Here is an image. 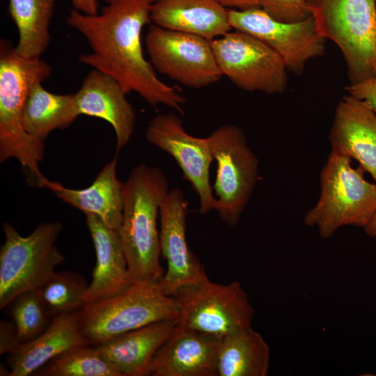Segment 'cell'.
Instances as JSON below:
<instances>
[{"mask_svg": "<svg viewBox=\"0 0 376 376\" xmlns=\"http://www.w3.org/2000/svg\"><path fill=\"white\" fill-rule=\"evenodd\" d=\"M126 95L115 79L95 69L85 77L75 93L80 115L101 118L112 126L117 152L128 143L136 123L135 111Z\"/></svg>", "mask_w": 376, "mask_h": 376, "instance_id": "17", "label": "cell"}, {"mask_svg": "<svg viewBox=\"0 0 376 376\" xmlns=\"http://www.w3.org/2000/svg\"><path fill=\"white\" fill-rule=\"evenodd\" d=\"M8 306L20 343L36 338L49 327L53 319L36 290L19 295Z\"/></svg>", "mask_w": 376, "mask_h": 376, "instance_id": "28", "label": "cell"}, {"mask_svg": "<svg viewBox=\"0 0 376 376\" xmlns=\"http://www.w3.org/2000/svg\"><path fill=\"white\" fill-rule=\"evenodd\" d=\"M56 0H9L8 13L18 31L17 52L40 58L50 42L49 27Z\"/></svg>", "mask_w": 376, "mask_h": 376, "instance_id": "25", "label": "cell"}, {"mask_svg": "<svg viewBox=\"0 0 376 376\" xmlns=\"http://www.w3.org/2000/svg\"><path fill=\"white\" fill-rule=\"evenodd\" d=\"M145 43L155 70L186 87H207L224 76L210 40L150 24Z\"/></svg>", "mask_w": 376, "mask_h": 376, "instance_id": "11", "label": "cell"}, {"mask_svg": "<svg viewBox=\"0 0 376 376\" xmlns=\"http://www.w3.org/2000/svg\"><path fill=\"white\" fill-rule=\"evenodd\" d=\"M188 206L183 192L174 188L169 191L159 211L160 250L167 269L159 282L164 290L172 296L206 276L203 266L187 244Z\"/></svg>", "mask_w": 376, "mask_h": 376, "instance_id": "14", "label": "cell"}, {"mask_svg": "<svg viewBox=\"0 0 376 376\" xmlns=\"http://www.w3.org/2000/svg\"><path fill=\"white\" fill-rule=\"evenodd\" d=\"M270 349L260 334L251 327L221 338L217 352V376H267Z\"/></svg>", "mask_w": 376, "mask_h": 376, "instance_id": "23", "label": "cell"}, {"mask_svg": "<svg viewBox=\"0 0 376 376\" xmlns=\"http://www.w3.org/2000/svg\"><path fill=\"white\" fill-rule=\"evenodd\" d=\"M19 344L14 323L1 320L0 322V354L11 353Z\"/></svg>", "mask_w": 376, "mask_h": 376, "instance_id": "31", "label": "cell"}, {"mask_svg": "<svg viewBox=\"0 0 376 376\" xmlns=\"http://www.w3.org/2000/svg\"><path fill=\"white\" fill-rule=\"evenodd\" d=\"M233 29L248 33L271 47L283 60L288 70L303 72L306 63L323 55L326 39L311 15L297 22H283L270 17L260 7L228 9Z\"/></svg>", "mask_w": 376, "mask_h": 376, "instance_id": "12", "label": "cell"}, {"mask_svg": "<svg viewBox=\"0 0 376 376\" xmlns=\"http://www.w3.org/2000/svg\"><path fill=\"white\" fill-rule=\"evenodd\" d=\"M34 375L42 376H123L97 348L84 345L70 348L56 357Z\"/></svg>", "mask_w": 376, "mask_h": 376, "instance_id": "26", "label": "cell"}, {"mask_svg": "<svg viewBox=\"0 0 376 376\" xmlns=\"http://www.w3.org/2000/svg\"><path fill=\"white\" fill-rule=\"evenodd\" d=\"M348 95L361 101L376 113V78L371 77L363 81L350 84L346 87Z\"/></svg>", "mask_w": 376, "mask_h": 376, "instance_id": "30", "label": "cell"}, {"mask_svg": "<svg viewBox=\"0 0 376 376\" xmlns=\"http://www.w3.org/2000/svg\"><path fill=\"white\" fill-rule=\"evenodd\" d=\"M260 7L273 19L283 22H297L311 16L306 0H258Z\"/></svg>", "mask_w": 376, "mask_h": 376, "instance_id": "29", "label": "cell"}, {"mask_svg": "<svg viewBox=\"0 0 376 376\" xmlns=\"http://www.w3.org/2000/svg\"><path fill=\"white\" fill-rule=\"evenodd\" d=\"M86 217L96 256L91 282L84 297L88 304L116 295L133 282L119 231L106 226L93 215Z\"/></svg>", "mask_w": 376, "mask_h": 376, "instance_id": "18", "label": "cell"}, {"mask_svg": "<svg viewBox=\"0 0 376 376\" xmlns=\"http://www.w3.org/2000/svg\"><path fill=\"white\" fill-rule=\"evenodd\" d=\"M169 191L165 174L144 164L134 168L124 183L123 220L118 231L132 282L159 281L164 275L157 218Z\"/></svg>", "mask_w": 376, "mask_h": 376, "instance_id": "3", "label": "cell"}, {"mask_svg": "<svg viewBox=\"0 0 376 376\" xmlns=\"http://www.w3.org/2000/svg\"><path fill=\"white\" fill-rule=\"evenodd\" d=\"M210 43L223 75L237 87L267 94L285 91L288 69L284 62L256 37L232 29Z\"/></svg>", "mask_w": 376, "mask_h": 376, "instance_id": "10", "label": "cell"}, {"mask_svg": "<svg viewBox=\"0 0 376 376\" xmlns=\"http://www.w3.org/2000/svg\"><path fill=\"white\" fill-rule=\"evenodd\" d=\"M329 138L332 152L357 160L376 181V113L345 96L336 109Z\"/></svg>", "mask_w": 376, "mask_h": 376, "instance_id": "16", "label": "cell"}, {"mask_svg": "<svg viewBox=\"0 0 376 376\" xmlns=\"http://www.w3.org/2000/svg\"><path fill=\"white\" fill-rule=\"evenodd\" d=\"M79 311L56 315L33 340L20 343L8 354L10 376H28L74 347L90 345L81 334Z\"/></svg>", "mask_w": 376, "mask_h": 376, "instance_id": "20", "label": "cell"}, {"mask_svg": "<svg viewBox=\"0 0 376 376\" xmlns=\"http://www.w3.org/2000/svg\"><path fill=\"white\" fill-rule=\"evenodd\" d=\"M221 338L176 327L155 355L148 375L217 376V352Z\"/></svg>", "mask_w": 376, "mask_h": 376, "instance_id": "15", "label": "cell"}, {"mask_svg": "<svg viewBox=\"0 0 376 376\" xmlns=\"http://www.w3.org/2000/svg\"><path fill=\"white\" fill-rule=\"evenodd\" d=\"M153 1L105 0L95 15L72 9L66 22L90 47L79 56L81 63L112 77L127 94L135 92L152 107L163 104L184 114L185 97L157 77L143 55L141 36L150 24Z\"/></svg>", "mask_w": 376, "mask_h": 376, "instance_id": "1", "label": "cell"}, {"mask_svg": "<svg viewBox=\"0 0 376 376\" xmlns=\"http://www.w3.org/2000/svg\"><path fill=\"white\" fill-rule=\"evenodd\" d=\"M372 77L376 78V63H375V68H374V70H373V76H372Z\"/></svg>", "mask_w": 376, "mask_h": 376, "instance_id": "35", "label": "cell"}, {"mask_svg": "<svg viewBox=\"0 0 376 376\" xmlns=\"http://www.w3.org/2000/svg\"><path fill=\"white\" fill-rule=\"evenodd\" d=\"M208 138L217 164L212 187L217 196L214 210L222 221L234 226L257 182L258 160L244 132L234 125L220 126Z\"/></svg>", "mask_w": 376, "mask_h": 376, "instance_id": "9", "label": "cell"}, {"mask_svg": "<svg viewBox=\"0 0 376 376\" xmlns=\"http://www.w3.org/2000/svg\"><path fill=\"white\" fill-rule=\"evenodd\" d=\"M117 155L104 165L92 184L81 189L49 181L46 188L69 205L86 215L97 217L106 226L119 230L124 207V183L116 175Z\"/></svg>", "mask_w": 376, "mask_h": 376, "instance_id": "19", "label": "cell"}, {"mask_svg": "<svg viewBox=\"0 0 376 376\" xmlns=\"http://www.w3.org/2000/svg\"><path fill=\"white\" fill-rule=\"evenodd\" d=\"M146 138L174 158L184 178L198 196L199 212L206 214L214 210L216 198L210 182V169L214 157L209 138L189 134L182 119L173 112L155 116L148 123Z\"/></svg>", "mask_w": 376, "mask_h": 376, "instance_id": "13", "label": "cell"}, {"mask_svg": "<svg viewBox=\"0 0 376 376\" xmlns=\"http://www.w3.org/2000/svg\"><path fill=\"white\" fill-rule=\"evenodd\" d=\"M320 34L341 51L350 84L373 76L376 63V0H306Z\"/></svg>", "mask_w": 376, "mask_h": 376, "instance_id": "6", "label": "cell"}, {"mask_svg": "<svg viewBox=\"0 0 376 376\" xmlns=\"http://www.w3.org/2000/svg\"><path fill=\"white\" fill-rule=\"evenodd\" d=\"M180 314L177 299L159 281H141L112 296L86 304L79 311L81 334L97 346L120 334Z\"/></svg>", "mask_w": 376, "mask_h": 376, "instance_id": "4", "label": "cell"}, {"mask_svg": "<svg viewBox=\"0 0 376 376\" xmlns=\"http://www.w3.org/2000/svg\"><path fill=\"white\" fill-rule=\"evenodd\" d=\"M79 116L75 93H52L38 82L29 91L22 122L28 134L44 141L52 132L69 127Z\"/></svg>", "mask_w": 376, "mask_h": 376, "instance_id": "24", "label": "cell"}, {"mask_svg": "<svg viewBox=\"0 0 376 376\" xmlns=\"http://www.w3.org/2000/svg\"><path fill=\"white\" fill-rule=\"evenodd\" d=\"M88 284L78 273L54 272L36 290L50 316L73 313L85 305Z\"/></svg>", "mask_w": 376, "mask_h": 376, "instance_id": "27", "label": "cell"}, {"mask_svg": "<svg viewBox=\"0 0 376 376\" xmlns=\"http://www.w3.org/2000/svg\"><path fill=\"white\" fill-rule=\"evenodd\" d=\"M224 7L230 9L246 10L260 7L258 0H214Z\"/></svg>", "mask_w": 376, "mask_h": 376, "instance_id": "33", "label": "cell"}, {"mask_svg": "<svg viewBox=\"0 0 376 376\" xmlns=\"http://www.w3.org/2000/svg\"><path fill=\"white\" fill-rule=\"evenodd\" d=\"M151 22L160 27L212 40L230 30L228 9L214 0H154Z\"/></svg>", "mask_w": 376, "mask_h": 376, "instance_id": "22", "label": "cell"}, {"mask_svg": "<svg viewBox=\"0 0 376 376\" xmlns=\"http://www.w3.org/2000/svg\"><path fill=\"white\" fill-rule=\"evenodd\" d=\"M173 297L180 306L178 327L221 338L251 327L255 311L239 281L217 283L206 275Z\"/></svg>", "mask_w": 376, "mask_h": 376, "instance_id": "8", "label": "cell"}, {"mask_svg": "<svg viewBox=\"0 0 376 376\" xmlns=\"http://www.w3.org/2000/svg\"><path fill=\"white\" fill-rule=\"evenodd\" d=\"M375 185H376V181H375Z\"/></svg>", "mask_w": 376, "mask_h": 376, "instance_id": "36", "label": "cell"}, {"mask_svg": "<svg viewBox=\"0 0 376 376\" xmlns=\"http://www.w3.org/2000/svg\"><path fill=\"white\" fill-rule=\"evenodd\" d=\"M62 229L58 221L40 224L22 236L8 222L3 224L5 242L0 250V308L19 295L36 290L65 260L55 245Z\"/></svg>", "mask_w": 376, "mask_h": 376, "instance_id": "7", "label": "cell"}, {"mask_svg": "<svg viewBox=\"0 0 376 376\" xmlns=\"http://www.w3.org/2000/svg\"><path fill=\"white\" fill-rule=\"evenodd\" d=\"M363 229L368 236L376 237V211Z\"/></svg>", "mask_w": 376, "mask_h": 376, "instance_id": "34", "label": "cell"}, {"mask_svg": "<svg viewBox=\"0 0 376 376\" xmlns=\"http://www.w3.org/2000/svg\"><path fill=\"white\" fill-rule=\"evenodd\" d=\"M320 195L304 218L323 239L344 226L363 228L376 211V185L352 165V159L331 152L320 175Z\"/></svg>", "mask_w": 376, "mask_h": 376, "instance_id": "5", "label": "cell"}, {"mask_svg": "<svg viewBox=\"0 0 376 376\" xmlns=\"http://www.w3.org/2000/svg\"><path fill=\"white\" fill-rule=\"evenodd\" d=\"M51 66L40 58L21 56L12 42L0 41V162L15 158L33 186L45 188L49 180L41 173L43 141L28 134L22 113L30 90L52 74Z\"/></svg>", "mask_w": 376, "mask_h": 376, "instance_id": "2", "label": "cell"}, {"mask_svg": "<svg viewBox=\"0 0 376 376\" xmlns=\"http://www.w3.org/2000/svg\"><path fill=\"white\" fill-rule=\"evenodd\" d=\"M176 320L156 322L95 347L123 376L148 375L151 362L173 333Z\"/></svg>", "mask_w": 376, "mask_h": 376, "instance_id": "21", "label": "cell"}, {"mask_svg": "<svg viewBox=\"0 0 376 376\" xmlns=\"http://www.w3.org/2000/svg\"><path fill=\"white\" fill-rule=\"evenodd\" d=\"M73 9L87 15H95L100 11L99 0H70Z\"/></svg>", "mask_w": 376, "mask_h": 376, "instance_id": "32", "label": "cell"}]
</instances>
